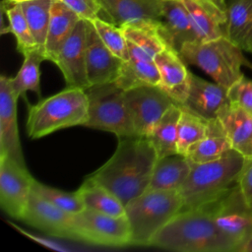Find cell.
Returning <instances> with one entry per match:
<instances>
[{"label": "cell", "instance_id": "1", "mask_svg": "<svg viewBox=\"0 0 252 252\" xmlns=\"http://www.w3.org/2000/svg\"><path fill=\"white\" fill-rule=\"evenodd\" d=\"M119 139L109 159L88 177L112 192L125 206L148 190L158 156L147 137Z\"/></svg>", "mask_w": 252, "mask_h": 252}, {"label": "cell", "instance_id": "2", "mask_svg": "<svg viewBox=\"0 0 252 252\" xmlns=\"http://www.w3.org/2000/svg\"><path fill=\"white\" fill-rule=\"evenodd\" d=\"M149 246L179 252H236V244L217 226L206 207L182 210L150 241Z\"/></svg>", "mask_w": 252, "mask_h": 252}, {"label": "cell", "instance_id": "3", "mask_svg": "<svg viewBox=\"0 0 252 252\" xmlns=\"http://www.w3.org/2000/svg\"><path fill=\"white\" fill-rule=\"evenodd\" d=\"M246 158L231 149L221 158L202 162H191V170L179 189L183 210L204 207L237 184Z\"/></svg>", "mask_w": 252, "mask_h": 252}, {"label": "cell", "instance_id": "4", "mask_svg": "<svg viewBox=\"0 0 252 252\" xmlns=\"http://www.w3.org/2000/svg\"><path fill=\"white\" fill-rule=\"evenodd\" d=\"M89 116L86 90L67 87L63 91L29 104L27 131L31 139H39L57 130L84 126Z\"/></svg>", "mask_w": 252, "mask_h": 252}, {"label": "cell", "instance_id": "5", "mask_svg": "<svg viewBox=\"0 0 252 252\" xmlns=\"http://www.w3.org/2000/svg\"><path fill=\"white\" fill-rule=\"evenodd\" d=\"M184 208L178 190H147L125 205L131 245L149 246L152 238Z\"/></svg>", "mask_w": 252, "mask_h": 252}, {"label": "cell", "instance_id": "6", "mask_svg": "<svg viewBox=\"0 0 252 252\" xmlns=\"http://www.w3.org/2000/svg\"><path fill=\"white\" fill-rule=\"evenodd\" d=\"M179 54L186 63L199 67L226 89L244 77L241 71L243 66L252 68L250 61L243 55V50L226 36L186 42Z\"/></svg>", "mask_w": 252, "mask_h": 252}, {"label": "cell", "instance_id": "7", "mask_svg": "<svg viewBox=\"0 0 252 252\" xmlns=\"http://www.w3.org/2000/svg\"><path fill=\"white\" fill-rule=\"evenodd\" d=\"M89 116L84 126L111 132L118 138L136 136L124 99V90L115 82L86 89Z\"/></svg>", "mask_w": 252, "mask_h": 252}, {"label": "cell", "instance_id": "8", "mask_svg": "<svg viewBox=\"0 0 252 252\" xmlns=\"http://www.w3.org/2000/svg\"><path fill=\"white\" fill-rule=\"evenodd\" d=\"M204 207L219 229L236 244L238 252L252 234V208L244 201L237 184Z\"/></svg>", "mask_w": 252, "mask_h": 252}, {"label": "cell", "instance_id": "9", "mask_svg": "<svg viewBox=\"0 0 252 252\" xmlns=\"http://www.w3.org/2000/svg\"><path fill=\"white\" fill-rule=\"evenodd\" d=\"M75 227L80 241L109 247L131 245V227L126 215L114 217L85 209L75 215Z\"/></svg>", "mask_w": 252, "mask_h": 252}, {"label": "cell", "instance_id": "10", "mask_svg": "<svg viewBox=\"0 0 252 252\" xmlns=\"http://www.w3.org/2000/svg\"><path fill=\"white\" fill-rule=\"evenodd\" d=\"M136 136L147 137L166 110L175 101L158 85H146L124 90Z\"/></svg>", "mask_w": 252, "mask_h": 252}, {"label": "cell", "instance_id": "11", "mask_svg": "<svg viewBox=\"0 0 252 252\" xmlns=\"http://www.w3.org/2000/svg\"><path fill=\"white\" fill-rule=\"evenodd\" d=\"M33 179L27 166L10 158L0 157V205L7 215L22 220Z\"/></svg>", "mask_w": 252, "mask_h": 252}, {"label": "cell", "instance_id": "12", "mask_svg": "<svg viewBox=\"0 0 252 252\" xmlns=\"http://www.w3.org/2000/svg\"><path fill=\"white\" fill-rule=\"evenodd\" d=\"M22 220L49 235L78 240L75 215L56 207L32 190Z\"/></svg>", "mask_w": 252, "mask_h": 252}, {"label": "cell", "instance_id": "13", "mask_svg": "<svg viewBox=\"0 0 252 252\" xmlns=\"http://www.w3.org/2000/svg\"><path fill=\"white\" fill-rule=\"evenodd\" d=\"M87 27L88 20L80 19L53 62L60 69L67 87L84 90L91 87L86 71Z\"/></svg>", "mask_w": 252, "mask_h": 252}, {"label": "cell", "instance_id": "14", "mask_svg": "<svg viewBox=\"0 0 252 252\" xmlns=\"http://www.w3.org/2000/svg\"><path fill=\"white\" fill-rule=\"evenodd\" d=\"M17 99L11 77H0V157L26 166L17 123Z\"/></svg>", "mask_w": 252, "mask_h": 252}, {"label": "cell", "instance_id": "15", "mask_svg": "<svg viewBox=\"0 0 252 252\" xmlns=\"http://www.w3.org/2000/svg\"><path fill=\"white\" fill-rule=\"evenodd\" d=\"M123 62L106 47L93 23L88 21L86 71L90 85L95 86L114 82L119 76Z\"/></svg>", "mask_w": 252, "mask_h": 252}, {"label": "cell", "instance_id": "16", "mask_svg": "<svg viewBox=\"0 0 252 252\" xmlns=\"http://www.w3.org/2000/svg\"><path fill=\"white\" fill-rule=\"evenodd\" d=\"M227 91L216 82L206 81L191 73L188 94L180 106L207 121L214 120L230 102Z\"/></svg>", "mask_w": 252, "mask_h": 252}, {"label": "cell", "instance_id": "17", "mask_svg": "<svg viewBox=\"0 0 252 252\" xmlns=\"http://www.w3.org/2000/svg\"><path fill=\"white\" fill-rule=\"evenodd\" d=\"M159 32L166 43L178 52L184 43L200 41L195 25L182 0H161Z\"/></svg>", "mask_w": 252, "mask_h": 252}, {"label": "cell", "instance_id": "18", "mask_svg": "<svg viewBox=\"0 0 252 252\" xmlns=\"http://www.w3.org/2000/svg\"><path fill=\"white\" fill-rule=\"evenodd\" d=\"M155 62L159 72L158 86L175 101L181 105L188 94L191 72L178 51L170 45L158 53Z\"/></svg>", "mask_w": 252, "mask_h": 252}, {"label": "cell", "instance_id": "19", "mask_svg": "<svg viewBox=\"0 0 252 252\" xmlns=\"http://www.w3.org/2000/svg\"><path fill=\"white\" fill-rule=\"evenodd\" d=\"M106 21L123 27L139 22H160L161 0H99Z\"/></svg>", "mask_w": 252, "mask_h": 252}, {"label": "cell", "instance_id": "20", "mask_svg": "<svg viewBox=\"0 0 252 252\" xmlns=\"http://www.w3.org/2000/svg\"><path fill=\"white\" fill-rule=\"evenodd\" d=\"M218 119L233 150L246 159L252 158V113L237 103L229 102Z\"/></svg>", "mask_w": 252, "mask_h": 252}, {"label": "cell", "instance_id": "21", "mask_svg": "<svg viewBox=\"0 0 252 252\" xmlns=\"http://www.w3.org/2000/svg\"><path fill=\"white\" fill-rule=\"evenodd\" d=\"M182 2L191 16L200 41L225 36V10L215 0H182Z\"/></svg>", "mask_w": 252, "mask_h": 252}, {"label": "cell", "instance_id": "22", "mask_svg": "<svg viewBox=\"0 0 252 252\" xmlns=\"http://www.w3.org/2000/svg\"><path fill=\"white\" fill-rule=\"evenodd\" d=\"M80 17L60 0H52L50 21L44 46L46 60L54 62L64 41L72 33Z\"/></svg>", "mask_w": 252, "mask_h": 252}, {"label": "cell", "instance_id": "23", "mask_svg": "<svg viewBox=\"0 0 252 252\" xmlns=\"http://www.w3.org/2000/svg\"><path fill=\"white\" fill-rule=\"evenodd\" d=\"M224 35L243 51L252 49V0H230L225 9Z\"/></svg>", "mask_w": 252, "mask_h": 252}, {"label": "cell", "instance_id": "24", "mask_svg": "<svg viewBox=\"0 0 252 252\" xmlns=\"http://www.w3.org/2000/svg\"><path fill=\"white\" fill-rule=\"evenodd\" d=\"M190 170V160L180 154L158 158L148 190L179 191Z\"/></svg>", "mask_w": 252, "mask_h": 252}, {"label": "cell", "instance_id": "25", "mask_svg": "<svg viewBox=\"0 0 252 252\" xmlns=\"http://www.w3.org/2000/svg\"><path fill=\"white\" fill-rule=\"evenodd\" d=\"M231 149L230 143L217 118L209 121L207 135L192 145L185 157L193 163H202L218 159Z\"/></svg>", "mask_w": 252, "mask_h": 252}, {"label": "cell", "instance_id": "26", "mask_svg": "<svg viewBox=\"0 0 252 252\" xmlns=\"http://www.w3.org/2000/svg\"><path fill=\"white\" fill-rule=\"evenodd\" d=\"M180 113L179 104L171 105L147 136L156 150L158 158L178 154L177 132Z\"/></svg>", "mask_w": 252, "mask_h": 252}, {"label": "cell", "instance_id": "27", "mask_svg": "<svg viewBox=\"0 0 252 252\" xmlns=\"http://www.w3.org/2000/svg\"><path fill=\"white\" fill-rule=\"evenodd\" d=\"M159 81V72L155 59L130 57L123 62L119 76L114 82L119 88L128 90L146 85L158 86Z\"/></svg>", "mask_w": 252, "mask_h": 252}, {"label": "cell", "instance_id": "28", "mask_svg": "<svg viewBox=\"0 0 252 252\" xmlns=\"http://www.w3.org/2000/svg\"><path fill=\"white\" fill-rule=\"evenodd\" d=\"M78 190L83 198L86 209L114 217L125 215L123 203L112 192L96 181L87 177Z\"/></svg>", "mask_w": 252, "mask_h": 252}, {"label": "cell", "instance_id": "29", "mask_svg": "<svg viewBox=\"0 0 252 252\" xmlns=\"http://www.w3.org/2000/svg\"><path fill=\"white\" fill-rule=\"evenodd\" d=\"M159 27L160 22H139L127 24L120 28L127 40L155 58L168 45L160 34Z\"/></svg>", "mask_w": 252, "mask_h": 252}, {"label": "cell", "instance_id": "30", "mask_svg": "<svg viewBox=\"0 0 252 252\" xmlns=\"http://www.w3.org/2000/svg\"><path fill=\"white\" fill-rule=\"evenodd\" d=\"M46 60L44 52L35 48L24 54V61L17 75L11 78V84L16 95L19 97L28 91L40 95V63Z\"/></svg>", "mask_w": 252, "mask_h": 252}, {"label": "cell", "instance_id": "31", "mask_svg": "<svg viewBox=\"0 0 252 252\" xmlns=\"http://www.w3.org/2000/svg\"><path fill=\"white\" fill-rule=\"evenodd\" d=\"M21 4L37 46L44 52L52 0H26Z\"/></svg>", "mask_w": 252, "mask_h": 252}, {"label": "cell", "instance_id": "32", "mask_svg": "<svg viewBox=\"0 0 252 252\" xmlns=\"http://www.w3.org/2000/svg\"><path fill=\"white\" fill-rule=\"evenodd\" d=\"M208 123L204 118L181 107L177 132L178 154L186 156L189 148L207 135Z\"/></svg>", "mask_w": 252, "mask_h": 252}, {"label": "cell", "instance_id": "33", "mask_svg": "<svg viewBox=\"0 0 252 252\" xmlns=\"http://www.w3.org/2000/svg\"><path fill=\"white\" fill-rule=\"evenodd\" d=\"M6 15L9 20V32L17 40V49L24 55L27 52L39 48L32 33L21 3H13L7 8Z\"/></svg>", "mask_w": 252, "mask_h": 252}, {"label": "cell", "instance_id": "34", "mask_svg": "<svg viewBox=\"0 0 252 252\" xmlns=\"http://www.w3.org/2000/svg\"><path fill=\"white\" fill-rule=\"evenodd\" d=\"M32 190L68 213L76 215L86 209L79 190H76L75 192H66L40 183L35 179H33Z\"/></svg>", "mask_w": 252, "mask_h": 252}, {"label": "cell", "instance_id": "35", "mask_svg": "<svg viewBox=\"0 0 252 252\" xmlns=\"http://www.w3.org/2000/svg\"><path fill=\"white\" fill-rule=\"evenodd\" d=\"M106 47L123 61L129 59L127 39L122 29L99 17L91 21Z\"/></svg>", "mask_w": 252, "mask_h": 252}, {"label": "cell", "instance_id": "36", "mask_svg": "<svg viewBox=\"0 0 252 252\" xmlns=\"http://www.w3.org/2000/svg\"><path fill=\"white\" fill-rule=\"evenodd\" d=\"M231 102L237 103L252 113V81L242 77L227 91Z\"/></svg>", "mask_w": 252, "mask_h": 252}, {"label": "cell", "instance_id": "37", "mask_svg": "<svg viewBox=\"0 0 252 252\" xmlns=\"http://www.w3.org/2000/svg\"><path fill=\"white\" fill-rule=\"evenodd\" d=\"M72 9L81 19L93 21L101 11L99 0H60Z\"/></svg>", "mask_w": 252, "mask_h": 252}, {"label": "cell", "instance_id": "38", "mask_svg": "<svg viewBox=\"0 0 252 252\" xmlns=\"http://www.w3.org/2000/svg\"><path fill=\"white\" fill-rule=\"evenodd\" d=\"M237 186L246 204L252 208V158L246 160L238 177Z\"/></svg>", "mask_w": 252, "mask_h": 252}, {"label": "cell", "instance_id": "39", "mask_svg": "<svg viewBox=\"0 0 252 252\" xmlns=\"http://www.w3.org/2000/svg\"><path fill=\"white\" fill-rule=\"evenodd\" d=\"M14 226H15V228H17L21 233L27 235V236L30 237L31 239H33L34 241L39 242V244H42V245H44V246H46V247H48V248H51V249H54V250H57V251H67V250H69L68 248H66V247H64V246H62V245H60V244H58V243H56V242H53V241H51V240H49V239H47V238L37 237V236H35V235H33V234H31V233H29V232H27V231H25V230L20 229V227H18V226H16V225H14Z\"/></svg>", "mask_w": 252, "mask_h": 252}, {"label": "cell", "instance_id": "40", "mask_svg": "<svg viewBox=\"0 0 252 252\" xmlns=\"http://www.w3.org/2000/svg\"><path fill=\"white\" fill-rule=\"evenodd\" d=\"M238 252H252V234L249 239L240 247Z\"/></svg>", "mask_w": 252, "mask_h": 252}, {"label": "cell", "instance_id": "41", "mask_svg": "<svg viewBox=\"0 0 252 252\" xmlns=\"http://www.w3.org/2000/svg\"><path fill=\"white\" fill-rule=\"evenodd\" d=\"M216 1V3L220 7V8H222L223 10H225L226 9V3H225V0H215Z\"/></svg>", "mask_w": 252, "mask_h": 252}, {"label": "cell", "instance_id": "42", "mask_svg": "<svg viewBox=\"0 0 252 252\" xmlns=\"http://www.w3.org/2000/svg\"><path fill=\"white\" fill-rule=\"evenodd\" d=\"M8 2H11V3H21L23 2L24 0H7Z\"/></svg>", "mask_w": 252, "mask_h": 252}, {"label": "cell", "instance_id": "43", "mask_svg": "<svg viewBox=\"0 0 252 252\" xmlns=\"http://www.w3.org/2000/svg\"><path fill=\"white\" fill-rule=\"evenodd\" d=\"M251 53H252V49H251Z\"/></svg>", "mask_w": 252, "mask_h": 252}, {"label": "cell", "instance_id": "44", "mask_svg": "<svg viewBox=\"0 0 252 252\" xmlns=\"http://www.w3.org/2000/svg\"><path fill=\"white\" fill-rule=\"evenodd\" d=\"M24 1H26V0H24Z\"/></svg>", "mask_w": 252, "mask_h": 252}]
</instances>
